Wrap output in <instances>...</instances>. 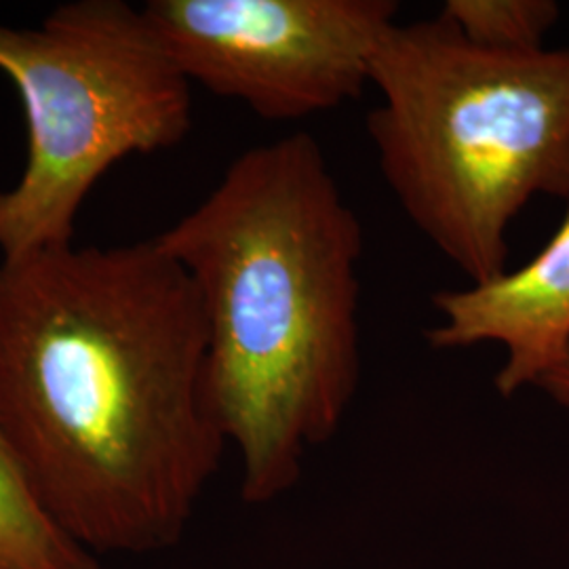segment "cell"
<instances>
[{
	"mask_svg": "<svg viewBox=\"0 0 569 569\" xmlns=\"http://www.w3.org/2000/svg\"><path fill=\"white\" fill-rule=\"evenodd\" d=\"M190 274L154 239L0 262V432L91 555L173 547L226 439Z\"/></svg>",
	"mask_w": 569,
	"mask_h": 569,
	"instance_id": "obj_1",
	"label": "cell"
},
{
	"mask_svg": "<svg viewBox=\"0 0 569 569\" xmlns=\"http://www.w3.org/2000/svg\"><path fill=\"white\" fill-rule=\"evenodd\" d=\"M157 241L201 298L211 399L243 460V500L270 502L338 432L361 382V220L321 143L298 131L237 157Z\"/></svg>",
	"mask_w": 569,
	"mask_h": 569,
	"instance_id": "obj_2",
	"label": "cell"
},
{
	"mask_svg": "<svg viewBox=\"0 0 569 569\" xmlns=\"http://www.w3.org/2000/svg\"><path fill=\"white\" fill-rule=\"evenodd\" d=\"M369 84L367 133L411 224L472 283L502 274L529 201L569 199V49L500 53L443 18L397 21Z\"/></svg>",
	"mask_w": 569,
	"mask_h": 569,
	"instance_id": "obj_3",
	"label": "cell"
},
{
	"mask_svg": "<svg viewBox=\"0 0 569 569\" xmlns=\"http://www.w3.org/2000/svg\"><path fill=\"white\" fill-rule=\"evenodd\" d=\"M0 72L20 93L28 157L0 192V262L72 244L84 199L131 154L182 142L190 81L122 0H77L37 28L0 23Z\"/></svg>",
	"mask_w": 569,
	"mask_h": 569,
	"instance_id": "obj_4",
	"label": "cell"
},
{
	"mask_svg": "<svg viewBox=\"0 0 569 569\" xmlns=\"http://www.w3.org/2000/svg\"><path fill=\"white\" fill-rule=\"evenodd\" d=\"M143 18L190 82L268 121L363 96L395 0H150Z\"/></svg>",
	"mask_w": 569,
	"mask_h": 569,
	"instance_id": "obj_5",
	"label": "cell"
},
{
	"mask_svg": "<svg viewBox=\"0 0 569 569\" xmlns=\"http://www.w3.org/2000/svg\"><path fill=\"white\" fill-rule=\"evenodd\" d=\"M441 323L427 331L437 350L493 342L507 352L493 385L502 397L538 382L569 355V209L528 264L432 296Z\"/></svg>",
	"mask_w": 569,
	"mask_h": 569,
	"instance_id": "obj_6",
	"label": "cell"
},
{
	"mask_svg": "<svg viewBox=\"0 0 569 569\" xmlns=\"http://www.w3.org/2000/svg\"><path fill=\"white\" fill-rule=\"evenodd\" d=\"M0 569H102L42 510L0 432Z\"/></svg>",
	"mask_w": 569,
	"mask_h": 569,
	"instance_id": "obj_7",
	"label": "cell"
},
{
	"mask_svg": "<svg viewBox=\"0 0 569 569\" xmlns=\"http://www.w3.org/2000/svg\"><path fill=\"white\" fill-rule=\"evenodd\" d=\"M559 16L552 0H448L439 13L475 47L500 53L545 49Z\"/></svg>",
	"mask_w": 569,
	"mask_h": 569,
	"instance_id": "obj_8",
	"label": "cell"
},
{
	"mask_svg": "<svg viewBox=\"0 0 569 569\" xmlns=\"http://www.w3.org/2000/svg\"><path fill=\"white\" fill-rule=\"evenodd\" d=\"M538 387L542 388L555 403L569 407V355L559 366L550 369L538 382Z\"/></svg>",
	"mask_w": 569,
	"mask_h": 569,
	"instance_id": "obj_9",
	"label": "cell"
}]
</instances>
